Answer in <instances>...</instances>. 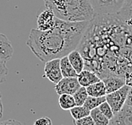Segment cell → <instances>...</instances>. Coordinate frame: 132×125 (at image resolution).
<instances>
[{"instance_id": "obj_1", "label": "cell", "mask_w": 132, "mask_h": 125, "mask_svg": "<svg viewBox=\"0 0 132 125\" xmlns=\"http://www.w3.org/2000/svg\"><path fill=\"white\" fill-rule=\"evenodd\" d=\"M90 22H70L57 18L48 31L31 29L26 45L42 62L61 58L77 48Z\"/></svg>"}, {"instance_id": "obj_2", "label": "cell", "mask_w": 132, "mask_h": 125, "mask_svg": "<svg viewBox=\"0 0 132 125\" xmlns=\"http://www.w3.org/2000/svg\"><path fill=\"white\" fill-rule=\"evenodd\" d=\"M44 3L57 18L65 21H89L95 17L90 0H44Z\"/></svg>"}, {"instance_id": "obj_3", "label": "cell", "mask_w": 132, "mask_h": 125, "mask_svg": "<svg viewBox=\"0 0 132 125\" xmlns=\"http://www.w3.org/2000/svg\"><path fill=\"white\" fill-rule=\"evenodd\" d=\"M130 87L131 86L130 85L125 84L116 91L106 94V96H105L106 102L109 103L110 108H112L113 113H116L119 111H120L121 108L124 106Z\"/></svg>"}, {"instance_id": "obj_4", "label": "cell", "mask_w": 132, "mask_h": 125, "mask_svg": "<svg viewBox=\"0 0 132 125\" xmlns=\"http://www.w3.org/2000/svg\"><path fill=\"white\" fill-rule=\"evenodd\" d=\"M96 15L116 14L125 0H90Z\"/></svg>"}, {"instance_id": "obj_5", "label": "cell", "mask_w": 132, "mask_h": 125, "mask_svg": "<svg viewBox=\"0 0 132 125\" xmlns=\"http://www.w3.org/2000/svg\"><path fill=\"white\" fill-rule=\"evenodd\" d=\"M44 76L53 84H57L63 78L60 69V58H54L45 62Z\"/></svg>"}, {"instance_id": "obj_6", "label": "cell", "mask_w": 132, "mask_h": 125, "mask_svg": "<svg viewBox=\"0 0 132 125\" xmlns=\"http://www.w3.org/2000/svg\"><path fill=\"white\" fill-rule=\"evenodd\" d=\"M80 85L78 82L77 77H63L59 81L55 84V91L59 95L62 94H70L73 95Z\"/></svg>"}, {"instance_id": "obj_7", "label": "cell", "mask_w": 132, "mask_h": 125, "mask_svg": "<svg viewBox=\"0 0 132 125\" xmlns=\"http://www.w3.org/2000/svg\"><path fill=\"white\" fill-rule=\"evenodd\" d=\"M111 125H132V106L124 105L110 120Z\"/></svg>"}, {"instance_id": "obj_8", "label": "cell", "mask_w": 132, "mask_h": 125, "mask_svg": "<svg viewBox=\"0 0 132 125\" xmlns=\"http://www.w3.org/2000/svg\"><path fill=\"white\" fill-rule=\"evenodd\" d=\"M57 17L48 8L42 11L37 17V29L40 31H48L55 25Z\"/></svg>"}, {"instance_id": "obj_9", "label": "cell", "mask_w": 132, "mask_h": 125, "mask_svg": "<svg viewBox=\"0 0 132 125\" xmlns=\"http://www.w3.org/2000/svg\"><path fill=\"white\" fill-rule=\"evenodd\" d=\"M114 15L128 28L132 30V0H125L121 8Z\"/></svg>"}, {"instance_id": "obj_10", "label": "cell", "mask_w": 132, "mask_h": 125, "mask_svg": "<svg viewBox=\"0 0 132 125\" xmlns=\"http://www.w3.org/2000/svg\"><path fill=\"white\" fill-rule=\"evenodd\" d=\"M106 88V94L116 91L126 84L125 77L119 75H107L102 79Z\"/></svg>"}, {"instance_id": "obj_11", "label": "cell", "mask_w": 132, "mask_h": 125, "mask_svg": "<svg viewBox=\"0 0 132 125\" xmlns=\"http://www.w3.org/2000/svg\"><path fill=\"white\" fill-rule=\"evenodd\" d=\"M14 49L9 38L4 34L0 33V60L7 62L12 58Z\"/></svg>"}, {"instance_id": "obj_12", "label": "cell", "mask_w": 132, "mask_h": 125, "mask_svg": "<svg viewBox=\"0 0 132 125\" xmlns=\"http://www.w3.org/2000/svg\"><path fill=\"white\" fill-rule=\"evenodd\" d=\"M77 79L80 85L83 86V87H87V86L101 80L99 76L97 75V74L91 70L85 69V68L77 74Z\"/></svg>"}, {"instance_id": "obj_13", "label": "cell", "mask_w": 132, "mask_h": 125, "mask_svg": "<svg viewBox=\"0 0 132 125\" xmlns=\"http://www.w3.org/2000/svg\"><path fill=\"white\" fill-rule=\"evenodd\" d=\"M67 57L72 67L74 68V69L76 71L77 74L81 72L85 68V59H84L83 56L80 54V52L77 49H75L72 52H70L67 55Z\"/></svg>"}, {"instance_id": "obj_14", "label": "cell", "mask_w": 132, "mask_h": 125, "mask_svg": "<svg viewBox=\"0 0 132 125\" xmlns=\"http://www.w3.org/2000/svg\"><path fill=\"white\" fill-rule=\"evenodd\" d=\"M88 96L100 97L106 96V88L103 80H100L97 83H94L91 85L86 87Z\"/></svg>"}, {"instance_id": "obj_15", "label": "cell", "mask_w": 132, "mask_h": 125, "mask_svg": "<svg viewBox=\"0 0 132 125\" xmlns=\"http://www.w3.org/2000/svg\"><path fill=\"white\" fill-rule=\"evenodd\" d=\"M60 69L63 77L68 78V77H77L76 71L72 67L71 64L69 61L67 56L62 57L60 58Z\"/></svg>"}, {"instance_id": "obj_16", "label": "cell", "mask_w": 132, "mask_h": 125, "mask_svg": "<svg viewBox=\"0 0 132 125\" xmlns=\"http://www.w3.org/2000/svg\"><path fill=\"white\" fill-rule=\"evenodd\" d=\"M59 104L63 110H70L76 106L73 95L70 94H62L59 95Z\"/></svg>"}, {"instance_id": "obj_17", "label": "cell", "mask_w": 132, "mask_h": 125, "mask_svg": "<svg viewBox=\"0 0 132 125\" xmlns=\"http://www.w3.org/2000/svg\"><path fill=\"white\" fill-rule=\"evenodd\" d=\"M90 116L92 118L96 125H109L110 120L102 113L98 108L90 111Z\"/></svg>"}, {"instance_id": "obj_18", "label": "cell", "mask_w": 132, "mask_h": 125, "mask_svg": "<svg viewBox=\"0 0 132 125\" xmlns=\"http://www.w3.org/2000/svg\"><path fill=\"white\" fill-rule=\"evenodd\" d=\"M104 102H106V97H105V96H100V97L88 96L87 98H86V102H84L83 106H85L86 108H87L88 110L91 111L92 109L98 108V106Z\"/></svg>"}, {"instance_id": "obj_19", "label": "cell", "mask_w": 132, "mask_h": 125, "mask_svg": "<svg viewBox=\"0 0 132 125\" xmlns=\"http://www.w3.org/2000/svg\"><path fill=\"white\" fill-rule=\"evenodd\" d=\"M70 112L74 120L80 119V118L90 115V110L86 108L84 106H75L74 108L70 109Z\"/></svg>"}, {"instance_id": "obj_20", "label": "cell", "mask_w": 132, "mask_h": 125, "mask_svg": "<svg viewBox=\"0 0 132 125\" xmlns=\"http://www.w3.org/2000/svg\"><path fill=\"white\" fill-rule=\"evenodd\" d=\"M73 96H74L75 102H76V106H83L84 102H86V98L88 96L86 87L80 86V87L73 94Z\"/></svg>"}, {"instance_id": "obj_21", "label": "cell", "mask_w": 132, "mask_h": 125, "mask_svg": "<svg viewBox=\"0 0 132 125\" xmlns=\"http://www.w3.org/2000/svg\"><path fill=\"white\" fill-rule=\"evenodd\" d=\"M98 109L100 110L102 113H103L107 118H109V120L112 119L113 118V116H114V113H113L112 108H110V106L109 105V103L107 102H104L102 103L101 105L98 106Z\"/></svg>"}, {"instance_id": "obj_22", "label": "cell", "mask_w": 132, "mask_h": 125, "mask_svg": "<svg viewBox=\"0 0 132 125\" xmlns=\"http://www.w3.org/2000/svg\"><path fill=\"white\" fill-rule=\"evenodd\" d=\"M8 68L6 66V62L0 60V84L5 82L8 75Z\"/></svg>"}, {"instance_id": "obj_23", "label": "cell", "mask_w": 132, "mask_h": 125, "mask_svg": "<svg viewBox=\"0 0 132 125\" xmlns=\"http://www.w3.org/2000/svg\"><path fill=\"white\" fill-rule=\"evenodd\" d=\"M74 124L75 125H96L92 118L90 115L80 118V119L74 120Z\"/></svg>"}, {"instance_id": "obj_24", "label": "cell", "mask_w": 132, "mask_h": 125, "mask_svg": "<svg viewBox=\"0 0 132 125\" xmlns=\"http://www.w3.org/2000/svg\"><path fill=\"white\" fill-rule=\"evenodd\" d=\"M33 125H53L52 123V120L50 119L49 118L47 117H43V118H38L37 119Z\"/></svg>"}, {"instance_id": "obj_25", "label": "cell", "mask_w": 132, "mask_h": 125, "mask_svg": "<svg viewBox=\"0 0 132 125\" xmlns=\"http://www.w3.org/2000/svg\"><path fill=\"white\" fill-rule=\"evenodd\" d=\"M0 125H24L20 122L14 120V119H8L5 121L0 122Z\"/></svg>"}, {"instance_id": "obj_26", "label": "cell", "mask_w": 132, "mask_h": 125, "mask_svg": "<svg viewBox=\"0 0 132 125\" xmlns=\"http://www.w3.org/2000/svg\"><path fill=\"white\" fill-rule=\"evenodd\" d=\"M3 112H4V106H3L2 102V94L0 92V118H2L3 117Z\"/></svg>"}, {"instance_id": "obj_27", "label": "cell", "mask_w": 132, "mask_h": 125, "mask_svg": "<svg viewBox=\"0 0 132 125\" xmlns=\"http://www.w3.org/2000/svg\"><path fill=\"white\" fill-rule=\"evenodd\" d=\"M131 87H132V86H131Z\"/></svg>"}]
</instances>
